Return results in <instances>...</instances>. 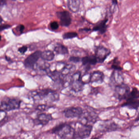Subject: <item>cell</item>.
I'll list each match as a JSON object with an SVG mask.
<instances>
[{
  "label": "cell",
  "mask_w": 139,
  "mask_h": 139,
  "mask_svg": "<svg viewBox=\"0 0 139 139\" xmlns=\"http://www.w3.org/2000/svg\"><path fill=\"white\" fill-rule=\"evenodd\" d=\"M32 96L36 100H44L45 101L54 102L59 100L58 94L54 90L50 89H42L32 92Z\"/></svg>",
  "instance_id": "6da1fadb"
},
{
  "label": "cell",
  "mask_w": 139,
  "mask_h": 139,
  "mask_svg": "<svg viewBox=\"0 0 139 139\" xmlns=\"http://www.w3.org/2000/svg\"><path fill=\"white\" fill-rule=\"evenodd\" d=\"M74 129L67 123L56 125L52 129V132L62 139H73Z\"/></svg>",
  "instance_id": "7a4b0ae2"
},
{
  "label": "cell",
  "mask_w": 139,
  "mask_h": 139,
  "mask_svg": "<svg viewBox=\"0 0 139 139\" xmlns=\"http://www.w3.org/2000/svg\"><path fill=\"white\" fill-rule=\"evenodd\" d=\"M20 100L16 98L6 97L1 101L0 104V110L10 111L18 109L20 106Z\"/></svg>",
  "instance_id": "3957f363"
},
{
  "label": "cell",
  "mask_w": 139,
  "mask_h": 139,
  "mask_svg": "<svg viewBox=\"0 0 139 139\" xmlns=\"http://www.w3.org/2000/svg\"><path fill=\"white\" fill-rule=\"evenodd\" d=\"M92 126L80 123L76 130L74 129L73 139H84L88 138L92 130Z\"/></svg>",
  "instance_id": "277c9868"
},
{
  "label": "cell",
  "mask_w": 139,
  "mask_h": 139,
  "mask_svg": "<svg viewBox=\"0 0 139 139\" xmlns=\"http://www.w3.org/2000/svg\"><path fill=\"white\" fill-rule=\"evenodd\" d=\"M114 96L119 101L126 100L130 92V88L125 83L114 88Z\"/></svg>",
  "instance_id": "5b68a950"
},
{
  "label": "cell",
  "mask_w": 139,
  "mask_h": 139,
  "mask_svg": "<svg viewBox=\"0 0 139 139\" xmlns=\"http://www.w3.org/2000/svg\"><path fill=\"white\" fill-rule=\"evenodd\" d=\"M85 84L82 80V74L80 71L74 73L71 77L70 86L73 91L78 92L83 90Z\"/></svg>",
  "instance_id": "8992f818"
},
{
  "label": "cell",
  "mask_w": 139,
  "mask_h": 139,
  "mask_svg": "<svg viewBox=\"0 0 139 139\" xmlns=\"http://www.w3.org/2000/svg\"><path fill=\"white\" fill-rule=\"evenodd\" d=\"M98 116L96 113L91 109H87L84 110L81 116L79 118L82 122H85L84 124L92 125L94 124L98 120Z\"/></svg>",
  "instance_id": "52a82bcc"
},
{
  "label": "cell",
  "mask_w": 139,
  "mask_h": 139,
  "mask_svg": "<svg viewBox=\"0 0 139 139\" xmlns=\"http://www.w3.org/2000/svg\"><path fill=\"white\" fill-rule=\"evenodd\" d=\"M42 51L37 50L28 56L24 61V65L26 68H34L41 56Z\"/></svg>",
  "instance_id": "ba28073f"
},
{
  "label": "cell",
  "mask_w": 139,
  "mask_h": 139,
  "mask_svg": "<svg viewBox=\"0 0 139 139\" xmlns=\"http://www.w3.org/2000/svg\"><path fill=\"white\" fill-rule=\"evenodd\" d=\"M124 83V76L120 71L114 70L110 77V86L114 88L116 86Z\"/></svg>",
  "instance_id": "9c48e42d"
},
{
  "label": "cell",
  "mask_w": 139,
  "mask_h": 139,
  "mask_svg": "<svg viewBox=\"0 0 139 139\" xmlns=\"http://www.w3.org/2000/svg\"><path fill=\"white\" fill-rule=\"evenodd\" d=\"M111 53V50L103 46H99L96 48L95 56L97 63H102L104 62Z\"/></svg>",
  "instance_id": "30bf717a"
},
{
  "label": "cell",
  "mask_w": 139,
  "mask_h": 139,
  "mask_svg": "<svg viewBox=\"0 0 139 139\" xmlns=\"http://www.w3.org/2000/svg\"><path fill=\"white\" fill-rule=\"evenodd\" d=\"M83 112V109L79 106L70 107L67 108L64 111V114L66 117L70 118H79Z\"/></svg>",
  "instance_id": "8fae6325"
},
{
  "label": "cell",
  "mask_w": 139,
  "mask_h": 139,
  "mask_svg": "<svg viewBox=\"0 0 139 139\" xmlns=\"http://www.w3.org/2000/svg\"><path fill=\"white\" fill-rule=\"evenodd\" d=\"M99 130L102 132H111L115 131L118 128V126L112 121H104L99 125Z\"/></svg>",
  "instance_id": "7c38bea8"
},
{
  "label": "cell",
  "mask_w": 139,
  "mask_h": 139,
  "mask_svg": "<svg viewBox=\"0 0 139 139\" xmlns=\"http://www.w3.org/2000/svg\"><path fill=\"white\" fill-rule=\"evenodd\" d=\"M56 16L60 19L61 25L64 26H68L71 23V18L69 12L68 11L58 12Z\"/></svg>",
  "instance_id": "4fadbf2b"
},
{
  "label": "cell",
  "mask_w": 139,
  "mask_h": 139,
  "mask_svg": "<svg viewBox=\"0 0 139 139\" xmlns=\"http://www.w3.org/2000/svg\"><path fill=\"white\" fill-rule=\"evenodd\" d=\"M52 119V116L51 114L42 113L38 116L37 118L34 120V123L37 125L44 126L48 124Z\"/></svg>",
  "instance_id": "5bb4252c"
},
{
  "label": "cell",
  "mask_w": 139,
  "mask_h": 139,
  "mask_svg": "<svg viewBox=\"0 0 139 139\" xmlns=\"http://www.w3.org/2000/svg\"><path fill=\"white\" fill-rule=\"evenodd\" d=\"M104 74L102 72L98 70L95 71L90 74L89 82L102 84L104 82Z\"/></svg>",
  "instance_id": "9a60e30c"
},
{
  "label": "cell",
  "mask_w": 139,
  "mask_h": 139,
  "mask_svg": "<svg viewBox=\"0 0 139 139\" xmlns=\"http://www.w3.org/2000/svg\"><path fill=\"white\" fill-rule=\"evenodd\" d=\"M121 106L127 107L129 109L137 110L139 108V98H128Z\"/></svg>",
  "instance_id": "2e32d148"
},
{
  "label": "cell",
  "mask_w": 139,
  "mask_h": 139,
  "mask_svg": "<svg viewBox=\"0 0 139 139\" xmlns=\"http://www.w3.org/2000/svg\"><path fill=\"white\" fill-rule=\"evenodd\" d=\"M80 0H67L68 7L71 12L75 13L78 11Z\"/></svg>",
  "instance_id": "e0dca14e"
},
{
  "label": "cell",
  "mask_w": 139,
  "mask_h": 139,
  "mask_svg": "<svg viewBox=\"0 0 139 139\" xmlns=\"http://www.w3.org/2000/svg\"><path fill=\"white\" fill-rule=\"evenodd\" d=\"M81 61L83 65L88 67H90L91 65H94L97 63L96 56H84L82 58Z\"/></svg>",
  "instance_id": "ac0fdd59"
},
{
  "label": "cell",
  "mask_w": 139,
  "mask_h": 139,
  "mask_svg": "<svg viewBox=\"0 0 139 139\" xmlns=\"http://www.w3.org/2000/svg\"><path fill=\"white\" fill-rule=\"evenodd\" d=\"M108 21V19H105L98 23L96 26L94 27L93 30L98 31L101 34H103L106 32L108 26L106 23Z\"/></svg>",
  "instance_id": "d6986e66"
},
{
  "label": "cell",
  "mask_w": 139,
  "mask_h": 139,
  "mask_svg": "<svg viewBox=\"0 0 139 139\" xmlns=\"http://www.w3.org/2000/svg\"><path fill=\"white\" fill-rule=\"evenodd\" d=\"M75 69V66L71 64H66L61 71L62 76V77L67 76L68 75L74 72Z\"/></svg>",
  "instance_id": "ffe728a7"
},
{
  "label": "cell",
  "mask_w": 139,
  "mask_h": 139,
  "mask_svg": "<svg viewBox=\"0 0 139 139\" xmlns=\"http://www.w3.org/2000/svg\"><path fill=\"white\" fill-rule=\"evenodd\" d=\"M55 54L53 51L50 50H46L42 52L41 58L45 61H52L54 60Z\"/></svg>",
  "instance_id": "44dd1931"
},
{
  "label": "cell",
  "mask_w": 139,
  "mask_h": 139,
  "mask_svg": "<svg viewBox=\"0 0 139 139\" xmlns=\"http://www.w3.org/2000/svg\"><path fill=\"white\" fill-rule=\"evenodd\" d=\"M54 51L58 54H66L68 53V48L61 44H56L54 48Z\"/></svg>",
  "instance_id": "7402d4cb"
},
{
  "label": "cell",
  "mask_w": 139,
  "mask_h": 139,
  "mask_svg": "<svg viewBox=\"0 0 139 139\" xmlns=\"http://www.w3.org/2000/svg\"><path fill=\"white\" fill-rule=\"evenodd\" d=\"M112 68L115 70L121 71L122 70V68L120 65V62L118 60V58H115L113 60V63L112 65Z\"/></svg>",
  "instance_id": "603a6c76"
},
{
  "label": "cell",
  "mask_w": 139,
  "mask_h": 139,
  "mask_svg": "<svg viewBox=\"0 0 139 139\" xmlns=\"http://www.w3.org/2000/svg\"><path fill=\"white\" fill-rule=\"evenodd\" d=\"M128 98H139V90L136 87L132 88L129 94V96Z\"/></svg>",
  "instance_id": "cb8c5ba5"
},
{
  "label": "cell",
  "mask_w": 139,
  "mask_h": 139,
  "mask_svg": "<svg viewBox=\"0 0 139 139\" xmlns=\"http://www.w3.org/2000/svg\"><path fill=\"white\" fill-rule=\"evenodd\" d=\"M78 36L77 33L74 32H67L64 34L63 35V38L64 39H70L74 38Z\"/></svg>",
  "instance_id": "d4e9b609"
},
{
  "label": "cell",
  "mask_w": 139,
  "mask_h": 139,
  "mask_svg": "<svg viewBox=\"0 0 139 139\" xmlns=\"http://www.w3.org/2000/svg\"><path fill=\"white\" fill-rule=\"evenodd\" d=\"M69 61L73 63H77L82 61V58H80L79 56H72L70 57L69 58Z\"/></svg>",
  "instance_id": "484cf974"
},
{
  "label": "cell",
  "mask_w": 139,
  "mask_h": 139,
  "mask_svg": "<svg viewBox=\"0 0 139 139\" xmlns=\"http://www.w3.org/2000/svg\"><path fill=\"white\" fill-rule=\"evenodd\" d=\"M50 108V106L45 105V104H41L37 106V109L39 111H46Z\"/></svg>",
  "instance_id": "4316f807"
},
{
  "label": "cell",
  "mask_w": 139,
  "mask_h": 139,
  "mask_svg": "<svg viewBox=\"0 0 139 139\" xmlns=\"http://www.w3.org/2000/svg\"><path fill=\"white\" fill-rule=\"evenodd\" d=\"M59 25L58 23L56 21L52 22L50 24V27L52 30H55L59 28Z\"/></svg>",
  "instance_id": "83f0119b"
},
{
  "label": "cell",
  "mask_w": 139,
  "mask_h": 139,
  "mask_svg": "<svg viewBox=\"0 0 139 139\" xmlns=\"http://www.w3.org/2000/svg\"><path fill=\"white\" fill-rule=\"evenodd\" d=\"M27 49H28V48L27 46H23L21 47L20 48H19L18 51L20 53H21L22 54H24L26 52Z\"/></svg>",
  "instance_id": "f1b7e54d"
},
{
  "label": "cell",
  "mask_w": 139,
  "mask_h": 139,
  "mask_svg": "<svg viewBox=\"0 0 139 139\" xmlns=\"http://www.w3.org/2000/svg\"><path fill=\"white\" fill-rule=\"evenodd\" d=\"M11 27L10 25L9 24H2V25H0V32H2V30H4L6 29H8Z\"/></svg>",
  "instance_id": "f546056e"
},
{
  "label": "cell",
  "mask_w": 139,
  "mask_h": 139,
  "mask_svg": "<svg viewBox=\"0 0 139 139\" xmlns=\"http://www.w3.org/2000/svg\"><path fill=\"white\" fill-rule=\"evenodd\" d=\"M6 112L0 110V122L4 119L6 116Z\"/></svg>",
  "instance_id": "4dcf8cb0"
},
{
  "label": "cell",
  "mask_w": 139,
  "mask_h": 139,
  "mask_svg": "<svg viewBox=\"0 0 139 139\" xmlns=\"http://www.w3.org/2000/svg\"><path fill=\"white\" fill-rule=\"evenodd\" d=\"M24 29V26L23 25H19L18 26H17L16 28L17 30H18L20 33H22L23 32Z\"/></svg>",
  "instance_id": "1f68e13d"
},
{
  "label": "cell",
  "mask_w": 139,
  "mask_h": 139,
  "mask_svg": "<svg viewBox=\"0 0 139 139\" xmlns=\"http://www.w3.org/2000/svg\"><path fill=\"white\" fill-rule=\"evenodd\" d=\"M6 4V2L4 0H0V12L2 10L4 5Z\"/></svg>",
  "instance_id": "d6a6232c"
},
{
  "label": "cell",
  "mask_w": 139,
  "mask_h": 139,
  "mask_svg": "<svg viewBox=\"0 0 139 139\" xmlns=\"http://www.w3.org/2000/svg\"><path fill=\"white\" fill-rule=\"evenodd\" d=\"M112 2L114 4H118V0H112Z\"/></svg>",
  "instance_id": "836d02e7"
},
{
  "label": "cell",
  "mask_w": 139,
  "mask_h": 139,
  "mask_svg": "<svg viewBox=\"0 0 139 139\" xmlns=\"http://www.w3.org/2000/svg\"><path fill=\"white\" fill-rule=\"evenodd\" d=\"M139 120V115H138V116H137V117L136 118V120H135V121H138Z\"/></svg>",
  "instance_id": "e575fe53"
},
{
  "label": "cell",
  "mask_w": 139,
  "mask_h": 139,
  "mask_svg": "<svg viewBox=\"0 0 139 139\" xmlns=\"http://www.w3.org/2000/svg\"><path fill=\"white\" fill-rule=\"evenodd\" d=\"M6 60H7V61H10V58H9V57H8V56H6Z\"/></svg>",
  "instance_id": "d590c367"
},
{
  "label": "cell",
  "mask_w": 139,
  "mask_h": 139,
  "mask_svg": "<svg viewBox=\"0 0 139 139\" xmlns=\"http://www.w3.org/2000/svg\"><path fill=\"white\" fill-rule=\"evenodd\" d=\"M2 21V19L1 17L0 16V23H1V22Z\"/></svg>",
  "instance_id": "8d00e7d4"
},
{
  "label": "cell",
  "mask_w": 139,
  "mask_h": 139,
  "mask_svg": "<svg viewBox=\"0 0 139 139\" xmlns=\"http://www.w3.org/2000/svg\"><path fill=\"white\" fill-rule=\"evenodd\" d=\"M1 36H0V41L1 40Z\"/></svg>",
  "instance_id": "74e56055"
}]
</instances>
